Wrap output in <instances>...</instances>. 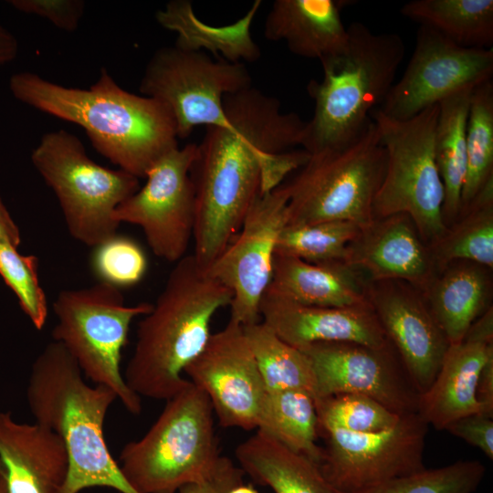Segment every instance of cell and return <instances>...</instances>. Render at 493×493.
I'll return each instance as SVG.
<instances>
[{
  "label": "cell",
  "instance_id": "obj_1",
  "mask_svg": "<svg viewBox=\"0 0 493 493\" xmlns=\"http://www.w3.org/2000/svg\"><path fill=\"white\" fill-rule=\"evenodd\" d=\"M226 123L206 127L190 170L195 195L194 253L204 268L238 234L261 194L279 186L308 154L301 146L306 121L284 112L279 100L250 87L226 95Z\"/></svg>",
  "mask_w": 493,
  "mask_h": 493
},
{
  "label": "cell",
  "instance_id": "obj_2",
  "mask_svg": "<svg viewBox=\"0 0 493 493\" xmlns=\"http://www.w3.org/2000/svg\"><path fill=\"white\" fill-rule=\"evenodd\" d=\"M9 88L24 104L81 127L99 153L139 179L178 147L170 110L125 90L105 68L89 89L65 87L28 71L14 74Z\"/></svg>",
  "mask_w": 493,
  "mask_h": 493
},
{
  "label": "cell",
  "instance_id": "obj_3",
  "mask_svg": "<svg viewBox=\"0 0 493 493\" xmlns=\"http://www.w3.org/2000/svg\"><path fill=\"white\" fill-rule=\"evenodd\" d=\"M231 300V290L193 254L177 261L138 324L134 350L123 373L127 385L141 398L165 401L190 385L182 374L205 348L215 314Z\"/></svg>",
  "mask_w": 493,
  "mask_h": 493
},
{
  "label": "cell",
  "instance_id": "obj_4",
  "mask_svg": "<svg viewBox=\"0 0 493 493\" xmlns=\"http://www.w3.org/2000/svg\"><path fill=\"white\" fill-rule=\"evenodd\" d=\"M66 349L49 342L32 364L26 399L36 422L63 441L68 470L60 493L107 487L138 493L112 457L103 433L104 421L117 395L109 387L87 383Z\"/></svg>",
  "mask_w": 493,
  "mask_h": 493
},
{
  "label": "cell",
  "instance_id": "obj_5",
  "mask_svg": "<svg viewBox=\"0 0 493 493\" xmlns=\"http://www.w3.org/2000/svg\"><path fill=\"white\" fill-rule=\"evenodd\" d=\"M347 31L344 48L320 61L322 79L307 86L314 111L301 147L309 154L343 147L360 136L394 84L404 57V42L396 33H373L360 22Z\"/></svg>",
  "mask_w": 493,
  "mask_h": 493
},
{
  "label": "cell",
  "instance_id": "obj_6",
  "mask_svg": "<svg viewBox=\"0 0 493 493\" xmlns=\"http://www.w3.org/2000/svg\"><path fill=\"white\" fill-rule=\"evenodd\" d=\"M208 396L191 383L166 400L162 413L121 451L120 468L138 493H178L205 478L221 455Z\"/></svg>",
  "mask_w": 493,
  "mask_h": 493
},
{
  "label": "cell",
  "instance_id": "obj_7",
  "mask_svg": "<svg viewBox=\"0 0 493 493\" xmlns=\"http://www.w3.org/2000/svg\"><path fill=\"white\" fill-rule=\"evenodd\" d=\"M386 168V152L372 120L349 144L309 154L286 184L288 226L349 221L364 227Z\"/></svg>",
  "mask_w": 493,
  "mask_h": 493
},
{
  "label": "cell",
  "instance_id": "obj_8",
  "mask_svg": "<svg viewBox=\"0 0 493 493\" xmlns=\"http://www.w3.org/2000/svg\"><path fill=\"white\" fill-rule=\"evenodd\" d=\"M152 306L126 305L121 288L103 282L61 290L52 303L57 317L53 341L66 349L86 378L110 388L134 415L142 411V398L127 385L121 362L132 320Z\"/></svg>",
  "mask_w": 493,
  "mask_h": 493
},
{
  "label": "cell",
  "instance_id": "obj_9",
  "mask_svg": "<svg viewBox=\"0 0 493 493\" xmlns=\"http://www.w3.org/2000/svg\"><path fill=\"white\" fill-rule=\"evenodd\" d=\"M30 158L56 194L74 239L95 247L117 234L114 212L139 190V178L95 163L81 141L65 130L44 134Z\"/></svg>",
  "mask_w": 493,
  "mask_h": 493
},
{
  "label": "cell",
  "instance_id": "obj_10",
  "mask_svg": "<svg viewBox=\"0 0 493 493\" xmlns=\"http://www.w3.org/2000/svg\"><path fill=\"white\" fill-rule=\"evenodd\" d=\"M438 104L407 120L386 116L379 108L371 113L386 152V168L376 193L373 218L405 214L428 246L446 229L444 186L435 154Z\"/></svg>",
  "mask_w": 493,
  "mask_h": 493
},
{
  "label": "cell",
  "instance_id": "obj_11",
  "mask_svg": "<svg viewBox=\"0 0 493 493\" xmlns=\"http://www.w3.org/2000/svg\"><path fill=\"white\" fill-rule=\"evenodd\" d=\"M251 83L243 63L173 45L153 53L139 89L142 96L158 100L170 110L178 138L184 139L197 126L225 125L224 98L252 87Z\"/></svg>",
  "mask_w": 493,
  "mask_h": 493
},
{
  "label": "cell",
  "instance_id": "obj_12",
  "mask_svg": "<svg viewBox=\"0 0 493 493\" xmlns=\"http://www.w3.org/2000/svg\"><path fill=\"white\" fill-rule=\"evenodd\" d=\"M428 424L419 413L401 415L389 429L351 433L319 428L324 437L317 463L322 476L340 493L360 492L424 469Z\"/></svg>",
  "mask_w": 493,
  "mask_h": 493
},
{
  "label": "cell",
  "instance_id": "obj_13",
  "mask_svg": "<svg viewBox=\"0 0 493 493\" xmlns=\"http://www.w3.org/2000/svg\"><path fill=\"white\" fill-rule=\"evenodd\" d=\"M197 143L176 147L162 156L147 172L143 186L114 212L119 224L138 226L152 253L176 263L193 239L195 195L190 176Z\"/></svg>",
  "mask_w": 493,
  "mask_h": 493
},
{
  "label": "cell",
  "instance_id": "obj_14",
  "mask_svg": "<svg viewBox=\"0 0 493 493\" xmlns=\"http://www.w3.org/2000/svg\"><path fill=\"white\" fill-rule=\"evenodd\" d=\"M315 376L316 397L360 393L404 415L418 413L421 393L390 343L315 342L300 349Z\"/></svg>",
  "mask_w": 493,
  "mask_h": 493
},
{
  "label": "cell",
  "instance_id": "obj_15",
  "mask_svg": "<svg viewBox=\"0 0 493 493\" xmlns=\"http://www.w3.org/2000/svg\"><path fill=\"white\" fill-rule=\"evenodd\" d=\"M288 223V194L280 184L259 194L228 246L206 268L232 292L230 320L259 321V304L270 283L278 237Z\"/></svg>",
  "mask_w": 493,
  "mask_h": 493
},
{
  "label": "cell",
  "instance_id": "obj_16",
  "mask_svg": "<svg viewBox=\"0 0 493 493\" xmlns=\"http://www.w3.org/2000/svg\"><path fill=\"white\" fill-rule=\"evenodd\" d=\"M492 47H460L420 26L410 61L379 109L390 118L407 120L458 89L492 79Z\"/></svg>",
  "mask_w": 493,
  "mask_h": 493
},
{
  "label": "cell",
  "instance_id": "obj_17",
  "mask_svg": "<svg viewBox=\"0 0 493 493\" xmlns=\"http://www.w3.org/2000/svg\"><path fill=\"white\" fill-rule=\"evenodd\" d=\"M184 373L208 396L221 426L257 427L266 389L243 325L229 320L212 333Z\"/></svg>",
  "mask_w": 493,
  "mask_h": 493
},
{
  "label": "cell",
  "instance_id": "obj_18",
  "mask_svg": "<svg viewBox=\"0 0 493 493\" xmlns=\"http://www.w3.org/2000/svg\"><path fill=\"white\" fill-rule=\"evenodd\" d=\"M367 298L419 393L433 383L449 342L421 291L399 280L367 282Z\"/></svg>",
  "mask_w": 493,
  "mask_h": 493
},
{
  "label": "cell",
  "instance_id": "obj_19",
  "mask_svg": "<svg viewBox=\"0 0 493 493\" xmlns=\"http://www.w3.org/2000/svg\"><path fill=\"white\" fill-rule=\"evenodd\" d=\"M344 262L370 281H404L421 292L436 274L428 246L405 214L373 218L362 227Z\"/></svg>",
  "mask_w": 493,
  "mask_h": 493
},
{
  "label": "cell",
  "instance_id": "obj_20",
  "mask_svg": "<svg viewBox=\"0 0 493 493\" xmlns=\"http://www.w3.org/2000/svg\"><path fill=\"white\" fill-rule=\"evenodd\" d=\"M493 353V307L477 319L464 339L449 345L431 386L420 396L418 413L437 430L472 414L493 417L477 398L479 372Z\"/></svg>",
  "mask_w": 493,
  "mask_h": 493
},
{
  "label": "cell",
  "instance_id": "obj_21",
  "mask_svg": "<svg viewBox=\"0 0 493 493\" xmlns=\"http://www.w3.org/2000/svg\"><path fill=\"white\" fill-rule=\"evenodd\" d=\"M259 317L281 340L299 350L323 341H352L376 347L389 343L371 304L320 307L265 293Z\"/></svg>",
  "mask_w": 493,
  "mask_h": 493
},
{
  "label": "cell",
  "instance_id": "obj_22",
  "mask_svg": "<svg viewBox=\"0 0 493 493\" xmlns=\"http://www.w3.org/2000/svg\"><path fill=\"white\" fill-rule=\"evenodd\" d=\"M68 470L67 451L56 433L0 411V475L7 493H60Z\"/></svg>",
  "mask_w": 493,
  "mask_h": 493
},
{
  "label": "cell",
  "instance_id": "obj_23",
  "mask_svg": "<svg viewBox=\"0 0 493 493\" xmlns=\"http://www.w3.org/2000/svg\"><path fill=\"white\" fill-rule=\"evenodd\" d=\"M368 279L344 261L311 263L275 254L265 293L305 305L347 308L368 305Z\"/></svg>",
  "mask_w": 493,
  "mask_h": 493
},
{
  "label": "cell",
  "instance_id": "obj_24",
  "mask_svg": "<svg viewBox=\"0 0 493 493\" xmlns=\"http://www.w3.org/2000/svg\"><path fill=\"white\" fill-rule=\"evenodd\" d=\"M345 0H276L268 12L264 35L283 41L293 54L320 61L344 48L348 40L341 10Z\"/></svg>",
  "mask_w": 493,
  "mask_h": 493
},
{
  "label": "cell",
  "instance_id": "obj_25",
  "mask_svg": "<svg viewBox=\"0 0 493 493\" xmlns=\"http://www.w3.org/2000/svg\"><path fill=\"white\" fill-rule=\"evenodd\" d=\"M491 268L456 260L438 271L422 292L450 345L459 343L491 307Z\"/></svg>",
  "mask_w": 493,
  "mask_h": 493
},
{
  "label": "cell",
  "instance_id": "obj_26",
  "mask_svg": "<svg viewBox=\"0 0 493 493\" xmlns=\"http://www.w3.org/2000/svg\"><path fill=\"white\" fill-rule=\"evenodd\" d=\"M256 0L247 13L233 24L211 26L200 20L189 0H172L158 10L155 18L165 29L177 34L174 46L205 51L231 63L254 62L261 56L251 36V25L261 5Z\"/></svg>",
  "mask_w": 493,
  "mask_h": 493
},
{
  "label": "cell",
  "instance_id": "obj_27",
  "mask_svg": "<svg viewBox=\"0 0 493 493\" xmlns=\"http://www.w3.org/2000/svg\"><path fill=\"white\" fill-rule=\"evenodd\" d=\"M240 468L275 493H336L318 465L257 430L235 451Z\"/></svg>",
  "mask_w": 493,
  "mask_h": 493
},
{
  "label": "cell",
  "instance_id": "obj_28",
  "mask_svg": "<svg viewBox=\"0 0 493 493\" xmlns=\"http://www.w3.org/2000/svg\"><path fill=\"white\" fill-rule=\"evenodd\" d=\"M474 86L465 87L443 99L435 134V154L443 183V219L446 227L458 216L467 171V126Z\"/></svg>",
  "mask_w": 493,
  "mask_h": 493
},
{
  "label": "cell",
  "instance_id": "obj_29",
  "mask_svg": "<svg viewBox=\"0 0 493 493\" xmlns=\"http://www.w3.org/2000/svg\"><path fill=\"white\" fill-rule=\"evenodd\" d=\"M428 248L436 273L456 260L493 268V177Z\"/></svg>",
  "mask_w": 493,
  "mask_h": 493
},
{
  "label": "cell",
  "instance_id": "obj_30",
  "mask_svg": "<svg viewBox=\"0 0 493 493\" xmlns=\"http://www.w3.org/2000/svg\"><path fill=\"white\" fill-rule=\"evenodd\" d=\"M400 13L469 48H491L493 0H412Z\"/></svg>",
  "mask_w": 493,
  "mask_h": 493
},
{
  "label": "cell",
  "instance_id": "obj_31",
  "mask_svg": "<svg viewBox=\"0 0 493 493\" xmlns=\"http://www.w3.org/2000/svg\"><path fill=\"white\" fill-rule=\"evenodd\" d=\"M257 430L318 463L319 424L314 396L303 390L266 392L258 412Z\"/></svg>",
  "mask_w": 493,
  "mask_h": 493
},
{
  "label": "cell",
  "instance_id": "obj_32",
  "mask_svg": "<svg viewBox=\"0 0 493 493\" xmlns=\"http://www.w3.org/2000/svg\"><path fill=\"white\" fill-rule=\"evenodd\" d=\"M243 327L266 392L303 390L315 396L314 372L303 351L285 342L262 321Z\"/></svg>",
  "mask_w": 493,
  "mask_h": 493
},
{
  "label": "cell",
  "instance_id": "obj_33",
  "mask_svg": "<svg viewBox=\"0 0 493 493\" xmlns=\"http://www.w3.org/2000/svg\"><path fill=\"white\" fill-rule=\"evenodd\" d=\"M493 177V82L477 85L472 91L467 126V171L460 211L465 210Z\"/></svg>",
  "mask_w": 493,
  "mask_h": 493
},
{
  "label": "cell",
  "instance_id": "obj_34",
  "mask_svg": "<svg viewBox=\"0 0 493 493\" xmlns=\"http://www.w3.org/2000/svg\"><path fill=\"white\" fill-rule=\"evenodd\" d=\"M360 229L349 221L286 225L278 237L275 254L311 263L344 261L348 246Z\"/></svg>",
  "mask_w": 493,
  "mask_h": 493
},
{
  "label": "cell",
  "instance_id": "obj_35",
  "mask_svg": "<svg viewBox=\"0 0 493 493\" xmlns=\"http://www.w3.org/2000/svg\"><path fill=\"white\" fill-rule=\"evenodd\" d=\"M319 428L351 433H377L393 426L401 415L360 393L314 398Z\"/></svg>",
  "mask_w": 493,
  "mask_h": 493
},
{
  "label": "cell",
  "instance_id": "obj_36",
  "mask_svg": "<svg viewBox=\"0 0 493 493\" xmlns=\"http://www.w3.org/2000/svg\"><path fill=\"white\" fill-rule=\"evenodd\" d=\"M485 472L480 461L458 460L441 467L425 468L396 477L356 493H474Z\"/></svg>",
  "mask_w": 493,
  "mask_h": 493
},
{
  "label": "cell",
  "instance_id": "obj_37",
  "mask_svg": "<svg viewBox=\"0 0 493 493\" xmlns=\"http://www.w3.org/2000/svg\"><path fill=\"white\" fill-rule=\"evenodd\" d=\"M0 276L15 293L23 312L41 330L47 321V300L38 278V259L0 243Z\"/></svg>",
  "mask_w": 493,
  "mask_h": 493
},
{
  "label": "cell",
  "instance_id": "obj_38",
  "mask_svg": "<svg viewBox=\"0 0 493 493\" xmlns=\"http://www.w3.org/2000/svg\"><path fill=\"white\" fill-rule=\"evenodd\" d=\"M93 248L90 266L99 282L121 288L139 283L145 276L146 255L132 238L116 234Z\"/></svg>",
  "mask_w": 493,
  "mask_h": 493
},
{
  "label": "cell",
  "instance_id": "obj_39",
  "mask_svg": "<svg viewBox=\"0 0 493 493\" xmlns=\"http://www.w3.org/2000/svg\"><path fill=\"white\" fill-rule=\"evenodd\" d=\"M9 5L19 12L43 17L68 32L78 28L85 9L82 0H10Z\"/></svg>",
  "mask_w": 493,
  "mask_h": 493
},
{
  "label": "cell",
  "instance_id": "obj_40",
  "mask_svg": "<svg viewBox=\"0 0 493 493\" xmlns=\"http://www.w3.org/2000/svg\"><path fill=\"white\" fill-rule=\"evenodd\" d=\"M480 449L490 460L493 459V420L485 414H472L458 418L444 429Z\"/></svg>",
  "mask_w": 493,
  "mask_h": 493
},
{
  "label": "cell",
  "instance_id": "obj_41",
  "mask_svg": "<svg viewBox=\"0 0 493 493\" xmlns=\"http://www.w3.org/2000/svg\"><path fill=\"white\" fill-rule=\"evenodd\" d=\"M244 471L227 456H221L214 469L203 479L182 487L178 493H229L243 484Z\"/></svg>",
  "mask_w": 493,
  "mask_h": 493
},
{
  "label": "cell",
  "instance_id": "obj_42",
  "mask_svg": "<svg viewBox=\"0 0 493 493\" xmlns=\"http://www.w3.org/2000/svg\"><path fill=\"white\" fill-rule=\"evenodd\" d=\"M477 398L493 414V353L484 362L477 378Z\"/></svg>",
  "mask_w": 493,
  "mask_h": 493
},
{
  "label": "cell",
  "instance_id": "obj_43",
  "mask_svg": "<svg viewBox=\"0 0 493 493\" xmlns=\"http://www.w3.org/2000/svg\"><path fill=\"white\" fill-rule=\"evenodd\" d=\"M0 243L16 248L21 244V234L16 223L12 218L7 207L0 196Z\"/></svg>",
  "mask_w": 493,
  "mask_h": 493
},
{
  "label": "cell",
  "instance_id": "obj_44",
  "mask_svg": "<svg viewBox=\"0 0 493 493\" xmlns=\"http://www.w3.org/2000/svg\"><path fill=\"white\" fill-rule=\"evenodd\" d=\"M16 37L0 24V68L12 62L18 53Z\"/></svg>",
  "mask_w": 493,
  "mask_h": 493
},
{
  "label": "cell",
  "instance_id": "obj_45",
  "mask_svg": "<svg viewBox=\"0 0 493 493\" xmlns=\"http://www.w3.org/2000/svg\"><path fill=\"white\" fill-rule=\"evenodd\" d=\"M229 493H258L252 486L250 485H238L232 488Z\"/></svg>",
  "mask_w": 493,
  "mask_h": 493
},
{
  "label": "cell",
  "instance_id": "obj_46",
  "mask_svg": "<svg viewBox=\"0 0 493 493\" xmlns=\"http://www.w3.org/2000/svg\"><path fill=\"white\" fill-rule=\"evenodd\" d=\"M0 493H7L5 482L1 475H0Z\"/></svg>",
  "mask_w": 493,
  "mask_h": 493
}]
</instances>
